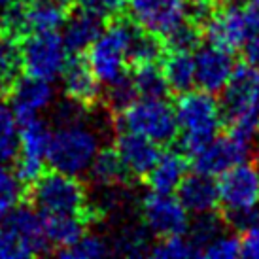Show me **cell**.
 I'll list each match as a JSON object with an SVG mask.
<instances>
[{
  "label": "cell",
  "instance_id": "obj_1",
  "mask_svg": "<svg viewBox=\"0 0 259 259\" xmlns=\"http://www.w3.org/2000/svg\"><path fill=\"white\" fill-rule=\"evenodd\" d=\"M101 148V135L87 123V115L61 121L51 131L48 165L51 170L81 176L89 170Z\"/></svg>",
  "mask_w": 259,
  "mask_h": 259
},
{
  "label": "cell",
  "instance_id": "obj_2",
  "mask_svg": "<svg viewBox=\"0 0 259 259\" xmlns=\"http://www.w3.org/2000/svg\"><path fill=\"white\" fill-rule=\"evenodd\" d=\"M176 121L180 146L187 157H193L208 144L223 125L222 104L208 91H187L176 102Z\"/></svg>",
  "mask_w": 259,
  "mask_h": 259
},
{
  "label": "cell",
  "instance_id": "obj_3",
  "mask_svg": "<svg viewBox=\"0 0 259 259\" xmlns=\"http://www.w3.org/2000/svg\"><path fill=\"white\" fill-rule=\"evenodd\" d=\"M222 93L223 123L231 133L253 140L259 135V72L246 63L235 66Z\"/></svg>",
  "mask_w": 259,
  "mask_h": 259
},
{
  "label": "cell",
  "instance_id": "obj_4",
  "mask_svg": "<svg viewBox=\"0 0 259 259\" xmlns=\"http://www.w3.org/2000/svg\"><path fill=\"white\" fill-rule=\"evenodd\" d=\"M44 216L34 208L17 206L0 218V259H27L50 252Z\"/></svg>",
  "mask_w": 259,
  "mask_h": 259
},
{
  "label": "cell",
  "instance_id": "obj_5",
  "mask_svg": "<svg viewBox=\"0 0 259 259\" xmlns=\"http://www.w3.org/2000/svg\"><path fill=\"white\" fill-rule=\"evenodd\" d=\"M117 114L121 131L137 133L159 146L178 137L176 110L165 97H137Z\"/></svg>",
  "mask_w": 259,
  "mask_h": 259
},
{
  "label": "cell",
  "instance_id": "obj_6",
  "mask_svg": "<svg viewBox=\"0 0 259 259\" xmlns=\"http://www.w3.org/2000/svg\"><path fill=\"white\" fill-rule=\"evenodd\" d=\"M137 27L127 21H114L104 27L87 50V63L102 85H112L129 74V48Z\"/></svg>",
  "mask_w": 259,
  "mask_h": 259
},
{
  "label": "cell",
  "instance_id": "obj_7",
  "mask_svg": "<svg viewBox=\"0 0 259 259\" xmlns=\"http://www.w3.org/2000/svg\"><path fill=\"white\" fill-rule=\"evenodd\" d=\"M30 199L44 216H85L89 212L85 186L78 176L59 172H44L30 189Z\"/></svg>",
  "mask_w": 259,
  "mask_h": 259
},
{
  "label": "cell",
  "instance_id": "obj_8",
  "mask_svg": "<svg viewBox=\"0 0 259 259\" xmlns=\"http://www.w3.org/2000/svg\"><path fill=\"white\" fill-rule=\"evenodd\" d=\"M65 19V4L57 0H17L4 8L0 29L19 40L34 32L59 30Z\"/></svg>",
  "mask_w": 259,
  "mask_h": 259
},
{
  "label": "cell",
  "instance_id": "obj_9",
  "mask_svg": "<svg viewBox=\"0 0 259 259\" xmlns=\"http://www.w3.org/2000/svg\"><path fill=\"white\" fill-rule=\"evenodd\" d=\"M68 53L57 30L29 34L21 44V70L32 78L55 81L68 63Z\"/></svg>",
  "mask_w": 259,
  "mask_h": 259
},
{
  "label": "cell",
  "instance_id": "obj_10",
  "mask_svg": "<svg viewBox=\"0 0 259 259\" xmlns=\"http://www.w3.org/2000/svg\"><path fill=\"white\" fill-rule=\"evenodd\" d=\"M133 25L165 42L180 25L191 19L189 0H129Z\"/></svg>",
  "mask_w": 259,
  "mask_h": 259
},
{
  "label": "cell",
  "instance_id": "obj_11",
  "mask_svg": "<svg viewBox=\"0 0 259 259\" xmlns=\"http://www.w3.org/2000/svg\"><path fill=\"white\" fill-rule=\"evenodd\" d=\"M50 140L51 129L40 117L19 123V146H17V155H15V172L25 182V186H32L46 170Z\"/></svg>",
  "mask_w": 259,
  "mask_h": 259
},
{
  "label": "cell",
  "instance_id": "obj_12",
  "mask_svg": "<svg viewBox=\"0 0 259 259\" xmlns=\"http://www.w3.org/2000/svg\"><path fill=\"white\" fill-rule=\"evenodd\" d=\"M218 191L225 218L259 206V166L252 159L235 165L220 176Z\"/></svg>",
  "mask_w": 259,
  "mask_h": 259
},
{
  "label": "cell",
  "instance_id": "obj_13",
  "mask_svg": "<svg viewBox=\"0 0 259 259\" xmlns=\"http://www.w3.org/2000/svg\"><path fill=\"white\" fill-rule=\"evenodd\" d=\"M201 32L208 44L233 53L244 46L248 36L252 34V29L242 6L225 0L222 6L212 8L210 15L201 25Z\"/></svg>",
  "mask_w": 259,
  "mask_h": 259
},
{
  "label": "cell",
  "instance_id": "obj_14",
  "mask_svg": "<svg viewBox=\"0 0 259 259\" xmlns=\"http://www.w3.org/2000/svg\"><path fill=\"white\" fill-rule=\"evenodd\" d=\"M140 212L146 229L159 238L184 235L189 227V212L172 193L151 189L142 199Z\"/></svg>",
  "mask_w": 259,
  "mask_h": 259
},
{
  "label": "cell",
  "instance_id": "obj_15",
  "mask_svg": "<svg viewBox=\"0 0 259 259\" xmlns=\"http://www.w3.org/2000/svg\"><path fill=\"white\" fill-rule=\"evenodd\" d=\"M252 144L253 140H248L231 131L227 135L214 137L193 155L195 170L208 176H222L235 165L252 159Z\"/></svg>",
  "mask_w": 259,
  "mask_h": 259
},
{
  "label": "cell",
  "instance_id": "obj_16",
  "mask_svg": "<svg viewBox=\"0 0 259 259\" xmlns=\"http://www.w3.org/2000/svg\"><path fill=\"white\" fill-rule=\"evenodd\" d=\"M8 91H10V108L14 112L17 123L40 117V114L50 110L55 101V89L51 81L32 78L27 74L25 78L15 79Z\"/></svg>",
  "mask_w": 259,
  "mask_h": 259
},
{
  "label": "cell",
  "instance_id": "obj_17",
  "mask_svg": "<svg viewBox=\"0 0 259 259\" xmlns=\"http://www.w3.org/2000/svg\"><path fill=\"white\" fill-rule=\"evenodd\" d=\"M233 53L214 44L202 46L195 53V81L199 89L212 95L222 93L235 72Z\"/></svg>",
  "mask_w": 259,
  "mask_h": 259
},
{
  "label": "cell",
  "instance_id": "obj_18",
  "mask_svg": "<svg viewBox=\"0 0 259 259\" xmlns=\"http://www.w3.org/2000/svg\"><path fill=\"white\" fill-rule=\"evenodd\" d=\"M114 150L121 159L127 174L133 178H146L161 155L159 144L131 131H121L117 135Z\"/></svg>",
  "mask_w": 259,
  "mask_h": 259
},
{
  "label": "cell",
  "instance_id": "obj_19",
  "mask_svg": "<svg viewBox=\"0 0 259 259\" xmlns=\"http://www.w3.org/2000/svg\"><path fill=\"white\" fill-rule=\"evenodd\" d=\"M61 79H63V91L66 99L83 104L87 108L93 106L101 97V81L93 74L87 59H68L65 70L61 74Z\"/></svg>",
  "mask_w": 259,
  "mask_h": 259
},
{
  "label": "cell",
  "instance_id": "obj_20",
  "mask_svg": "<svg viewBox=\"0 0 259 259\" xmlns=\"http://www.w3.org/2000/svg\"><path fill=\"white\" fill-rule=\"evenodd\" d=\"M178 191V199L186 206V210L193 216L208 214L220 206V191L214 176L195 170V174H187L182 180Z\"/></svg>",
  "mask_w": 259,
  "mask_h": 259
},
{
  "label": "cell",
  "instance_id": "obj_21",
  "mask_svg": "<svg viewBox=\"0 0 259 259\" xmlns=\"http://www.w3.org/2000/svg\"><path fill=\"white\" fill-rule=\"evenodd\" d=\"M104 29V19L95 14H89L85 10H79L66 15L63 23V40L70 53H81L91 48V44L99 38Z\"/></svg>",
  "mask_w": 259,
  "mask_h": 259
},
{
  "label": "cell",
  "instance_id": "obj_22",
  "mask_svg": "<svg viewBox=\"0 0 259 259\" xmlns=\"http://www.w3.org/2000/svg\"><path fill=\"white\" fill-rule=\"evenodd\" d=\"M187 176V155L176 150L161 151L157 163L153 165L146 180L153 191L174 193Z\"/></svg>",
  "mask_w": 259,
  "mask_h": 259
},
{
  "label": "cell",
  "instance_id": "obj_23",
  "mask_svg": "<svg viewBox=\"0 0 259 259\" xmlns=\"http://www.w3.org/2000/svg\"><path fill=\"white\" fill-rule=\"evenodd\" d=\"M163 74H165L168 91L184 95L191 91L195 81V55L191 51L168 50V55L163 59Z\"/></svg>",
  "mask_w": 259,
  "mask_h": 259
},
{
  "label": "cell",
  "instance_id": "obj_24",
  "mask_svg": "<svg viewBox=\"0 0 259 259\" xmlns=\"http://www.w3.org/2000/svg\"><path fill=\"white\" fill-rule=\"evenodd\" d=\"M87 223L89 218L85 216H44V229L48 242L51 248H57V252L68 248L81 235H85Z\"/></svg>",
  "mask_w": 259,
  "mask_h": 259
},
{
  "label": "cell",
  "instance_id": "obj_25",
  "mask_svg": "<svg viewBox=\"0 0 259 259\" xmlns=\"http://www.w3.org/2000/svg\"><path fill=\"white\" fill-rule=\"evenodd\" d=\"M87 172H89V178L93 180V184L101 187H114L129 178V174L114 148H108V150L101 148Z\"/></svg>",
  "mask_w": 259,
  "mask_h": 259
},
{
  "label": "cell",
  "instance_id": "obj_26",
  "mask_svg": "<svg viewBox=\"0 0 259 259\" xmlns=\"http://www.w3.org/2000/svg\"><path fill=\"white\" fill-rule=\"evenodd\" d=\"M131 68V79L138 97H166L168 85L159 63H140Z\"/></svg>",
  "mask_w": 259,
  "mask_h": 259
},
{
  "label": "cell",
  "instance_id": "obj_27",
  "mask_svg": "<svg viewBox=\"0 0 259 259\" xmlns=\"http://www.w3.org/2000/svg\"><path fill=\"white\" fill-rule=\"evenodd\" d=\"M21 72V46L17 38L0 29V89L10 85L19 78Z\"/></svg>",
  "mask_w": 259,
  "mask_h": 259
},
{
  "label": "cell",
  "instance_id": "obj_28",
  "mask_svg": "<svg viewBox=\"0 0 259 259\" xmlns=\"http://www.w3.org/2000/svg\"><path fill=\"white\" fill-rule=\"evenodd\" d=\"M19 123L10 104L0 99V165H8L17 155Z\"/></svg>",
  "mask_w": 259,
  "mask_h": 259
},
{
  "label": "cell",
  "instance_id": "obj_29",
  "mask_svg": "<svg viewBox=\"0 0 259 259\" xmlns=\"http://www.w3.org/2000/svg\"><path fill=\"white\" fill-rule=\"evenodd\" d=\"M137 27V25H135ZM163 42L153 34H148L137 27L129 48V65H140V63H157L163 55Z\"/></svg>",
  "mask_w": 259,
  "mask_h": 259
},
{
  "label": "cell",
  "instance_id": "obj_30",
  "mask_svg": "<svg viewBox=\"0 0 259 259\" xmlns=\"http://www.w3.org/2000/svg\"><path fill=\"white\" fill-rule=\"evenodd\" d=\"M23 197H25V182L17 176L15 170H10L6 165H0V218L17 208Z\"/></svg>",
  "mask_w": 259,
  "mask_h": 259
},
{
  "label": "cell",
  "instance_id": "obj_31",
  "mask_svg": "<svg viewBox=\"0 0 259 259\" xmlns=\"http://www.w3.org/2000/svg\"><path fill=\"white\" fill-rule=\"evenodd\" d=\"M223 229H225V225L216 214H201V216H197L193 223H189V227H187L186 235L187 238L193 242V246L199 250V255L202 257V250L206 248L208 242H212L218 235H222Z\"/></svg>",
  "mask_w": 259,
  "mask_h": 259
},
{
  "label": "cell",
  "instance_id": "obj_32",
  "mask_svg": "<svg viewBox=\"0 0 259 259\" xmlns=\"http://www.w3.org/2000/svg\"><path fill=\"white\" fill-rule=\"evenodd\" d=\"M112 253V244L99 235H81V237L65 250H59L57 255L65 259H97Z\"/></svg>",
  "mask_w": 259,
  "mask_h": 259
},
{
  "label": "cell",
  "instance_id": "obj_33",
  "mask_svg": "<svg viewBox=\"0 0 259 259\" xmlns=\"http://www.w3.org/2000/svg\"><path fill=\"white\" fill-rule=\"evenodd\" d=\"M150 255L159 259H187V257H201L199 250L193 242L187 238V235H172L163 237L155 246H151Z\"/></svg>",
  "mask_w": 259,
  "mask_h": 259
},
{
  "label": "cell",
  "instance_id": "obj_34",
  "mask_svg": "<svg viewBox=\"0 0 259 259\" xmlns=\"http://www.w3.org/2000/svg\"><path fill=\"white\" fill-rule=\"evenodd\" d=\"M202 32L201 27L193 23L191 19L180 25L174 30L170 36L165 38V46L168 50H178V51H193L199 48V40H201Z\"/></svg>",
  "mask_w": 259,
  "mask_h": 259
},
{
  "label": "cell",
  "instance_id": "obj_35",
  "mask_svg": "<svg viewBox=\"0 0 259 259\" xmlns=\"http://www.w3.org/2000/svg\"><path fill=\"white\" fill-rule=\"evenodd\" d=\"M238 255H240V237L225 231L202 250V257L208 259H235Z\"/></svg>",
  "mask_w": 259,
  "mask_h": 259
},
{
  "label": "cell",
  "instance_id": "obj_36",
  "mask_svg": "<svg viewBox=\"0 0 259 259\" xmlns=\"http://www.w3.org/2000/svg\"><path fill=\"white\" fill-rule=\"evenodd\" d=\"M106 87H108V104L110 108L115 110V112H121L129 102H133L138 97L135 83L131 79V74L123 76L121 79H117L115 83Z\"/></svg>",
  "mask_w": 259,
  "mask_h": 259
},
{
  "label": "cell",
  "instance_id": "obj_37",
  "mask_svg": "<svg viewBox=\"0 0 259 259\" xmlns=\"http://www.w3.org/2000/svg\"><path fill=\"white\" fill-rule=\"evenodd\" d=\"M79 10H85L89 14H95L106 19H115L117 15L129 6V0H74Z\"/></svg>",
  "mask_w": 259,
  "mask_h": 259
},
{
  "label": "cell",
  "instance_id": "obj_38",
  "mask_svg": "<svg viewBox=\"0 0 259 259\" xmlns=\"http://www.w3.org/2000/svg\"><path fill=\"white\" fill-rule=\"evenodd\" d=\"M242 55H244L246 65L259 72V32H252L248 36V40L242 46Z\"/></svg>",
  "mask_w": 259,
  "mask_h": 259
},
{
  "label": "cell",
  "instance_id": "obj_39",
  "mask_svg": "<svg viewBox=\"0 0 259 259\" xmlns=\"http://www.w3.org/2000/svg\"><path fill=\"white\" fill-rule=\"evenodd\" d=\"M242 10H244L246 19L250 23L252 32H259V0H244Z\"/></svg>",
  "mask_w": 259,
  "mask_h": 259
},
{
  "label": "cell",
  "instance_id": "obj_40",
  "mask_svg": "<svg viewBox=\"0 0 259 259\" xmlns=\"http://www.w3.org/2000/svg\"><path fill=\"white\" fill-rule=\"evenodd\" d=\"M17 0H0V8H8L10 4H14Z\"/></svg>",
  "mask_w": 259,
  "mask_h": 259
},
{
  "label": "cell",
  "instance_id": "obj_41",
  "mask_svg": "<svg viewBox=\"0 0 259 259\" xmlns=\"http://www.w3.org/2000/svg\"><path fill=\"white\" fill-rule=\"evenodd\" d=\"M57 2H61V4H65V6H66V4L70 2V0H57Z\"/></svg>",
  "mask_w": 259,
  "mask_h": 259
}]
</instances>
